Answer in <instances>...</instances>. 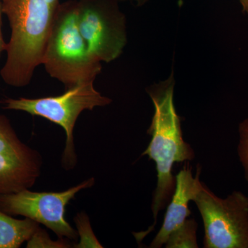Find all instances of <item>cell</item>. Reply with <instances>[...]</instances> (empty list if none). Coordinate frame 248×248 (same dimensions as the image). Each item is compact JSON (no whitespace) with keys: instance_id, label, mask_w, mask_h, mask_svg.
Wrapping results in <instances>:
<instances>
[{"instance_id":"cell-1","label":"cell","mask_w":248,"mask_h":248,"mask_svg":"<svg viewBox=\"0 0 248 248\" xmlns=\"http://www.w3.org/2000/svg\"><path fill=\"white\" fill-rule=\"evenodd\" d=\"M174 86L172 74L169 79L147 90L155 112L147 132L152 136L151 143L142 155H147L156 164L157 184L151 206L154 223L146 231L133 233L139 242L155 229L159 212L169 205L174 195L176 178L172 174L173 165L195 159L194 150L183 138L180 117L174 105Z\"/></svg>"},{"instance_id":"cell-2","label":"cell","mask_w":248,"mask_h":248,"mask_svg":"<svg viewBox=\"0 0 248 248\" xmlns=\"http://www.w3.org/2000/svg\"><path fill=\"white\" fill-rule=\"evenodd\" d=\"M3 14L11 29L6 63L0 71L9 86L30 84L42 58L60 3V0H1Z\"/></svg>"},{"instance_id":"cell-3","label":"cell","mask_w":248,"mask_h":248,"mask_svg":"<svg viewBox=\"0 0 248 248\" xmlns=\"http://www.w3.org/2000/svg\"><path fill=\"white\" fill-rule=\"evenodd\" d=\"M42 64L49 76L60 81L66 90L94 82L102 71L101 62L91 53L80 32L78 0L60 4Z\"/></svg>"},{"instance_id":"cell-4","label":"cell","mask_w":248,"mask_h":248,"mask_svg":"<svg viewBox=\"0 0 248 248\" xmlns=\"http://www.w3.org/2000/svg\"><path fill=\"white\" fill-rule=\"evenodd\" d=\"M112 100L94 89V82L84 83L66 90L61 95L29 99L7 98L0 102L5 110L23 111L38 116L61 126L66 133V144L62 155L63 169L69 170L78 163L75 149L74 131L77 120L83 111L108 105Z\"/></svg>"},{"instance_id":"cell-5","label":"cell","mask_w":248,"mask_h":248,"mask_svg":"<svg viewBox=\"0 0 248 248\" xmlns=\"http://www.w3.org/2000/svg\"><path fill=\"white\" fill-rule=\"evenodd\" d=\"M194 202L203 222L205 248H248V197L235 190L217 197L203 184Z\"/></svg>"},{"instance_id":"cell-6","label":"cell","mask_w":248,"mask_h":248,"mask_svg":"<svg viewBox=\"0 0 248 248\" xmlns=\"http://www.w3.org/2000/svg\"><path fill=\"white\" fill-rule=\"evenodd\" d=\"M91 178L62 192H33L29 189L0 194V210L11 216L31 218L51 230L60 239L75 241L78 232L66 221L67 205L77 194L94 186Z\"/></svg>"},{"instance_id":"cell-7","label":"cell","mask_w":248,"mask_h":248,"mask_svg":"<svg viewBox=\"0 0 248 248\" xmlns=\"http://www.w3.org/2000/svg\"><path fill=\"white\" fill-rule=\"evenodd\" d=\"M117 0H78L81 35L99 61H113L127 43L126 18Z\"/></svg>"},{"instance_id":"cell-8","label":"cell","mask_w":248,"mask_h":248,"mask_svg":"<svg viewBox=\"0 0 248 248\" xmlns=\"http://www.w3.org/2000/svg\"><path fill=\"white\" fill-rule=\"evenodd\" d=\"M42 164L40 153L25 144L9 119L0 115V194L32 187L40 176Z\"/></svg>"},{"instance_id":"cell-9","label":"cell","mask_w":248,"mask_h":248,"mask_svg":"<svg viewBox=\"0 0 248 248\" xmlns=\"http://www.w3.org/2000/svg\"><path fill=\"white\" fill-rule=\"evenodd\" d=\"M186 161L184 167L176 176V187L170 202L167 206L164 223L161 229L152 241L150 248L162 247L170 234L175 231L190 216L188 204L195 200V196L203 187V184L200 182V165H197V174L193 177L189 164Z\"/></svg>"},{"instance_id":"cell-10","label":"cell","mask_w":248,"mask_h":248,"mask_svg":"<svg viewBox=\"0 0 248 248\" xmlns=\"http://www.w3.org/2000/svg\"><path fill=\"white\" fill-rule=\"evenodd\" d=\"M40 228V223L29 218H14L0 210V248H18L27 242Z\"/></svg>"},{"instance_id":"cell-11","label":"cell","mask_w":248,"mask_h":248,"mask_svg":"<svg viewBox=\"0 0 248 248\" xmlns=\"http://www.w3.org/2000/svg\"><path fill=\"white\" fill-rule=\"evenodd\" d=\"M198 225L194 218L185 222L170 234L165 247L166 248H198L197 230Z\"/></svg>"},{"instance_id":"cell-12","label":"cell","mask_w":248,"mask_h":248,"mask_svg":"<svg viewBox=\"0 0 248 248\" xmlns=\"http://www.w3.org/2000/svg\"><path fill=\"white\" fill-rule=\"evenodd\" d=\"M74 221L78 228V236L80 237L79 244H76L75 248H103L93 232L89 217L86 213L84 212L78 213Z\"/></svg>"},{"instance_id":"cell-13","label":"cell","mask_w":248,"mask_h":248,"mask_svg":"<svg viewBox=\"0 0 248 248\" xmlns=\"http://www.w3.org/2000/svg\"><path fill=\"white\" fill-rule=\"evenodd\" d=\"M71 246L69 239L59 238L57 241H53L50 239L46 231L40 227L32 237L27 241V248H71Z\"/></svg>"},{"instance_id":"cell-14","label":"cell","mask_w":248,"mask_h":248,"mask_svg":"<svg viewBox=\"0 0 248 248\" xmlns=\"http://www.w3.org/2000/svg\"><path fill=\"white\" fill-rule=\"evenodd\" d=\"M239 135L237 154L244 169L245 178L248 182V117L239 124Z\"/></svg>"},{"instance_id":"cell-15","label":"cell","mask_w":248,"mask_h":248,"mask_svg":"<svg viewBox=\"0 0 248 248\" xmlns=\"http://www.w3.org/2000/svg\"><path fill=\"white\" fill-rule=\"evenodd\" d=\"M2 9H1V2L0 0V56L3 51H6V46L7 43L5 42L4 37H3L2 30H1V25H2Z\"/></svg>"},{"instance_id":"cell-16","label":"cell","mask_w":248,"mask_h":248,"mask_svg":"<svg viewBox=\"0 0 248 248\" xmlns=\"http://www.w3.org/2000/svg\"><path fill=\"white\" fill-rule=\"evenodd\" d=\"M240 2L242 6L244 12L248 15V0H240Z\"/></svg>"},{"instance_id":"cell-17","label":"cell","mask_w":248,"mask_h":248,"mask_svg":"<svg viewBox=\"0 0 248 248\" xmlns=\"http://www.w3.org/2000/svg\"><path fill=\"white\" fill-rule=\"evenodd\" d=\"M133 1L136 4L137 6H141L146 4L148 0H133Z\"/></svg>"},{"instance_id":"cell-18","label":"cell","mask_w":248,"mask_h":248,"mask_svg":"<svg viewBox=\"0 0 248 248\" xmlns=\"http://www.w3.org/2000/svg\"><path fill=\"white\" fill-rule=\"evenodd\" d=\"M117 1H119L120 2H121V1H125V0H117Z\"/></svg>"}]
</instances>
